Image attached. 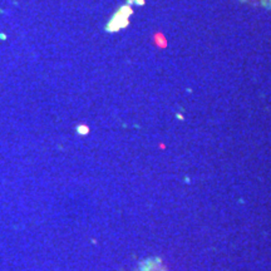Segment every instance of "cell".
<instances>
[{
	"label": "cell",
	"mask_w": 271,
	"mask_h": 271,
	"mask_svg": "<svg viewBox=\"0 0 271 271\" xmlns=\"http://www.w3.org/2000/svg\"><path fill=\"white\" fill-rule=\"evenodd\" d=\"M242 3L254 5V7H260L264 9H270L271 10V0H240Z\"/></svg>",
	"instance_id": "1"
}]
</instances>
